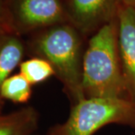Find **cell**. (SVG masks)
Returning a JSON list of instances; mask_svg holds the SVG:
<instances>
[{
	"label": "cell",
	"instance_id": "1",
	"mask_svg": "<svg viewBox=\"0 0 135 135\" xmlns=\"http://www.w3.org/2000/svg\"><path fill=\"white\" fill-rule=\"evenodd\" d=\"M82 88L85 98L127 99L118 45V25L109 22L89 41L83 56Z\"/></svg>",
	"mask_w": 135,
	"mask_h": 135
},
{
	"label": "cell",
	"instance_id": "2",
	"mask_svg": "<svg viewBox=\"0 0 135 135\" xmlns=\"http://www.w3.org/2000/svg\"><path fill=\"white\" fill-rule=\"evenodd\" d=\"M32 47L39 58L51 65L73 105L85 99L82 88L81 41L75 27L59 24L46 28L36 37Z\"/></svg>",
	"mask_w": 135,
	"mask_h": 135
},
{
	"label": "cell",
	"instance_id": "3",
	"mask_svg": "<svg viewBox=\"0 0 135 135\" xmlns=\"http://www.w3.org/2000/svg\"><path fill=\"white\" fill-rule=\"evenodd\" d=\"M110 124L135 128V103L128 99L85 98L74 104L67 119L51 127L48 135H93Z\"/></svg>",
	"mask_w": 135,
	"mask_h": 135
},
{
	"label": "cell",
	"instance_id": "4",
	"mask_svg": "<svg viewBox=\"0 0 135 135\" xmlns=\"http://www.w3.org/2000/svg\"><path fill=\"white\" fill-rule=\"evenodd\" d=\"M6 29L16 34L64 24L60 0H4Z\"/></svg>",
	"mask_w": 135,
	"mask_h": 135
},
{
	"label": "cell",
	"instance_id": "5",
	"mask_svg": "<svg viewBox=\"0 0 135 135\" xmlns=\"http://www.w3.org/2000/svg\"><path fill=\"white\" fill-rule=\"evenodd\" d=\"M118 18V45L127 99L135 103V9L119 8Z\"/></svg>",
	"mask_w": 135,
	"mask_h": 135
},
{
	"label": "cell",
	"instance_id": "6",
	"mask_svg": "<svg viewBox=\"0 0 135 135\" xmlns=\"http://www.w3.org/2000/svg\"><path fill=\"white\" fill-rule=\"evenodd\" d=\"M69 17L82 31H90L111 22L116 0H69Z\"/></svg>",
	"mask_w": 135,
	"mask_h": 135
},
{
	"label": "cell",
	"instance_id": "7",
	"mask_svg": "<svg viewBox=\"0 0 135 135\" xmlns=\"http://www.w3.org/2000/svg\"><path fill=\"white\" fill-rule=\"evenodd\" d=\"M24 52V45L18 34L8 31H0V90L4 80L22 63ZM1 106L0 96V108Z\"/></svg>",
	"mask_w": 135,
	"mask_h": 135
},
{
	"label": "cell",
	"instance_id": "8",
	"mask_svg": "<svg viewBox=\"0 0 135 135\" xmlns=\"http://www.w3.org/2000/svg\"><path fill=\"white\" fill-rule=\"evenodd\" d=\"M38 114L32 107L0 113V135H29L37 128Z\"/></svg>",
	"mask_w": 135,
	"mask_h": 135
},
{
	"label": "cell",
	"instance_id": "9",
	"mask_svg": "<svg viewBox=\"0 0 135 135\" xmlns=\"http://www.w3.org/2000/svg\"><path fill=\"white\" fill-rule=\"evenodd\" d=\"M0 96L2 99L23 104L27 102L31 96V85L21 73L10 76L3 83Z\"/></svg>",
	"mask_w": 135,
	"mask_h": 135
},
{
	"label": "cell",
	"instance_id": "10",
	"mask_svg": "<svg viewBox=\"0 0 135 135\" xmlns=\"http://www.w3.org/2000/svg\"><path fill=\"white\" fill-rule=\"evenodd\" d=\"M20 73L31 85H35L55 75L51 65L42 58H32L22 62L19 65Z\"/></svg>",
	"mask_w": 135,
	"mask_h": 135
},
{
	"label": "cell",
	"instance_id": "11",
	"mask_svg": "<svg viewBox=\"0 0 135 135\" xmlns=\"http://www.w3.org/2000/svg\"><path fill=\"white\" fill-rule=\"evenodd\" d=\"M8 31L5 26L4 17V0H0V31Z\"/></svg>",
	"mask_w": 135,
	"mask_h": 135
},
{
	"label": "cell",
	"instance_id": "12",
	"mask_svg": "<svg viewBox=\"0 0 135 135\" xmlns=\"http://www.w3.org/2000/svg\"><path fill=\"white\" fill-rule=\"evenodd\" d=\"M122 2L126 6L133 7L135 9V0H122Z\"/></svg>",
	"mask_w": 135,
	"mask_h": 135
}]
</instances>
